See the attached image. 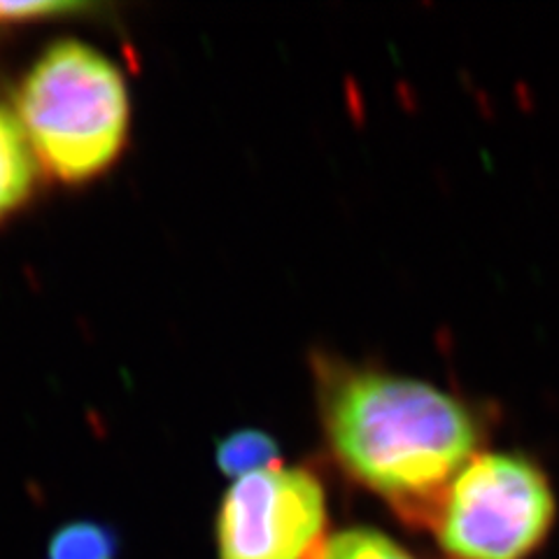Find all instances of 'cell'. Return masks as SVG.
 Masks as SVG:
<instances>
[{"mask_svg":"<svg viewBox=\"0 0 559 559\" xmlns=\"http://www.w3.org/2000/svg\"><path fill=\"white\" fill-rule=\"evenodd\" d=\"M320 413L345 474L415 527H429L454 476L478 454L476 417L423 380L322 366Z\"/></svg>","mask_w":559,"mask_h":559,"instance_id":"6da1fadb","label":"cell"},{"mask_svg":"<svg viewBox=\"0 0 559 559\" xmlns=\"http://www.w3.org/2000/svg\"><path fill=\"white\" fill-rule=\"evenodd\" d=\"M129 119V90L115 63L73 40L51 45L16 92L31 154L66 185L92 180L117 162Z\"/></svg>","mask_w":559,"mask_h":559,"instance_id":"7a4b0ae2","label":"cell"},{"mask_svg":"<svg viewBox=\"0 0 559 559\" xmlns=\"http://www.w3.org/2000/svg\"><path fill=\"white\" fill-rule=\"evenodd\" d=\"M555 515L544 471L520 454L483 452L454 476L429 530L448 559H527Z\"/></svg>","mask_w":559,"mask_h":559,"instance_id":"3957f363","label":"cell"},{"mask_svg":"<svg viewBox=\"0 0 559 559\" xmlns=\"http://www.w3.org/2000/svg\"><path fill=\"white\" fill-rule=\"evenodd\" d=\"M324 487L304 466H271L224 495L215 540L219 559H314L326 544Z\"/></svg>","mask_w":559,"mask_h":559,"instance_id":"277c9868","label":"cell"},{"mask_svg":"<svg viewBox=\"0 0 559 559\" xmlns=\"http://www.w3.org/2000/svg\"><path fill=\"white\" fill-rule=\"evenodd\" d=\"M33 178V156L20 121L0 108V219L28 199Z\"/></svg>","mask_w":559,"mask_h":559,"instance_id":"5b68a950","label":"cell"},{"mask_svg":"<svg viewBox=\"0 0 559 559\" xmlns=\"http://www.w3.org/2000/svg\"><path fill=\"white\" fill-rule=\"evenodd\" d=\"M121 538L115 527L96 520L66 522L49 536L45 559H119Z\"/></svg>","mask_w":559,"mask_h":559,"instance_id":"8992f818","label":"cell"},{"mask_svg":"<svg viewBox=\"0 0 559 559\" xmlns=\"http://www.w3.org/2000/svg\"><path fill=\"white\" fill-rule=\"evenodd\" d=\"M280 448L273 436L261 429H238L217 445V466L222 474L236 480L252 476L257 471L277 466Z\"/></svg>","mask_w":559,"mask_h":559,"instance_id":"52a82bcc","label":"cell"},{"mask_svg":"<svg viewBox=\"0 0 559 559\" xmlns=\"http://www.w3.org/2000/svg\"><path fill=\"white\" fill-rule=\"evenodd\" d=\"M314 559H417L394 538L369 527L345 530L326 538Z\"/></svg>","mask_w":559,"mask_h":559,"instance_id":"ba28073f","label":"cell"},{"mask_svg":"<svg viewBox=\"0 0 559 559\" xmlns=\"http://www.w3.org/2000/svg\"><path fill=\"white\" fill-rule=\"evenodd\" d=\"M90 10L82 3H0V28L10 24L40 22L61 14H78Z\"/></svg>","mask_w":559,"mask_h":559,"instance_id":"9c48e42d","label":"cell"}]
</instances>
